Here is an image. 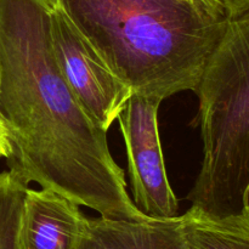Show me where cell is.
Listing matches in <instances>:
<instances>
[{
  "label": "cell",
  "mask_w": 249,
  "mask_h": 249,
  "mask_svg": "<svg viewBox=\"0 0 249 249\" xmlns=\"http://www.w3.org/2000/svg\"><path fill=\"white\" fill-rule=\"evenodd\" d=\"M181 223L189 249H249V212L213 219L190 208Z\"/></svg>",
  "instance_id": "obj_8"
},
{
  "label": "cell",
  "mask_w": 249,
  "mask_h": 249,
  "mask_svg": "<svg viewBox=\"0 0 249 249\" xmlns=\"http://www.w3.org/2000/svg\"><path fill=\"white\" fill-rule=\"evenodd\" d=\"M11 153V145H10L9 134L7 129L0 117V158H7Z\"/></svg>",
  "instance_id": "obj_11"
},
{
  "label": "cell",
  "mask_w": 249,
  "mask_h": 249,
  "mask_svg": "<svg viewBox=\"0 0 249 249\" xmlns=\"http://www.w3.org/2000/svg\"><path fill=\"white\" fill-rule=\"evenodd\" d=\"M28 185L12 172L0 173V249H19L22 211Z\"/></svg>",
  "instance_id": "obj_9"
},
{
  "label": "cell",
  "mask_w": 249,
  "mask_h": 249,
  "mask_svg": "<svg viewBox=\"0 0 249 249\" xmlns=\"http://www.w3.org/2000/svg\"><path fill=\"white\" fill-rule=\"evenodd\" d=\"M79 204L50 189H27L19 249H75L87 218Z\"/></svg>",
  "instance_id": "obj_6"
},
{
  "label": "cell",
  "mask_w": 249,
  "mask_h": 249,
  "mask_svg": "<svg viewBox=\"0 0 249 249\" xmlns=\"http://www.w3.org/2000/svg\"><path fill=\"white\" fill-rule=\"evenodd\" d=\"M178 1L189 2V4L195 5V6L199 7V9L208 10V11L225 12V14H228V12L225 11V9H224L220 4H218L215 0H178Z\"/></svg>",
  "instance_id": "obj_12"
},
{
  "label": "cell",
  "mask_w": 249,
  "mask_h": 249,
  "mask_svg": "<svg viewBox=\"0 0 249 249\" xmlns=\"http://www.w3.org/2000/svg\"><path fill=\"white\" fill-rule=\"evenodd\" d=\"M75 249H189L181 216L145 220H112L99 216L85 221Z\"/></svg>",
  "instance_id": "obj_7"
},
{
  "label": "cell",
  "mask_w": 249,
  "mask_h": 249,
  "mask_svg": "<svg viewBox=\"0 0 249 249\" xmlns=\"http://www.w3.org/2000/svg\"><path fill=\"white\" fill-rule=\"evenodd\" d=\"M53 53L77 101L101 130L108 131L133 94L65 12L51 5Z\"/></svg>",
  "instance_id": "obj_4"
},
{
  "label": "cell",
  "mask_w": 249,
  "mask_h": 249,
  "mask_svg": "<svg viewBox=\"0 0 249 249\" xmlns=\"http://www.w3.org/2000/svg\"><path fill=\"white\" fill-rule=\"evenodd\" d=\"M49 0H0V117L10 172L112 220H145L126 191L107 133L95 125L61 73Z\"/></svg>",
  "instance_id": "obj_1"
},
{
  "label": "cell",
  "mask_w": 249,
  "mask_h": 249,
  "mask_svg": "<svg viewBox=\"0 0 249 249\" xmlns=\"http://www.w3.org/2000/svg\"><path fill=\"white\" fill-rule=\"evenodd\" d=\"M215 1L225 9L231 18L249 9V0H215Z\"/></svg>",
  "instance_id": "obj_10"
},
{
  "label": "cell",
  "mask_w": 249,
  "mask_h": 249,
  "mask_svg": "<svg viewBox=\"0 0 249 249\" xmlns=\"http://www.w3.org/2000/svg\"><path fill=\"white\" fill-rule=\"evenodd\" d=\"M203 160L187 199L204 216L249 212V9L229 21L196 91Z\"/></svg>",
  "instance_id": "obj_3"
},
{
  "label": "cell",
  "mask_w": 249,
  "mask_h": 249,
  "mask_svg": "<svg viewBox=\"0 0 249 249\" xmlns=\"http://www.w3.org/2000/svg\"><path fill=\"white\" fill-rule=\"evenodd\" d=\"M133 92L196 91L231 17L178 0H49Z\"/></svg>",
  "instance_id": "obj_2"
},
{
  "label": "cell",
  "mask_w": 249,
  "mask_h": 249,
  "mask_svg": "<svg viewBox=\"0 0 249 249\" xmlns=\"http://www.w3.org/2000/svg\"><path fill=\"white\" fill-rule=\"evenodd\" d=\"M163 99L133 92L119 114L134 204L146 216H178L179 201L169 184L158 126Z\"/></svg>",
  "instance_id": "obj_5"
}]
</instances>
